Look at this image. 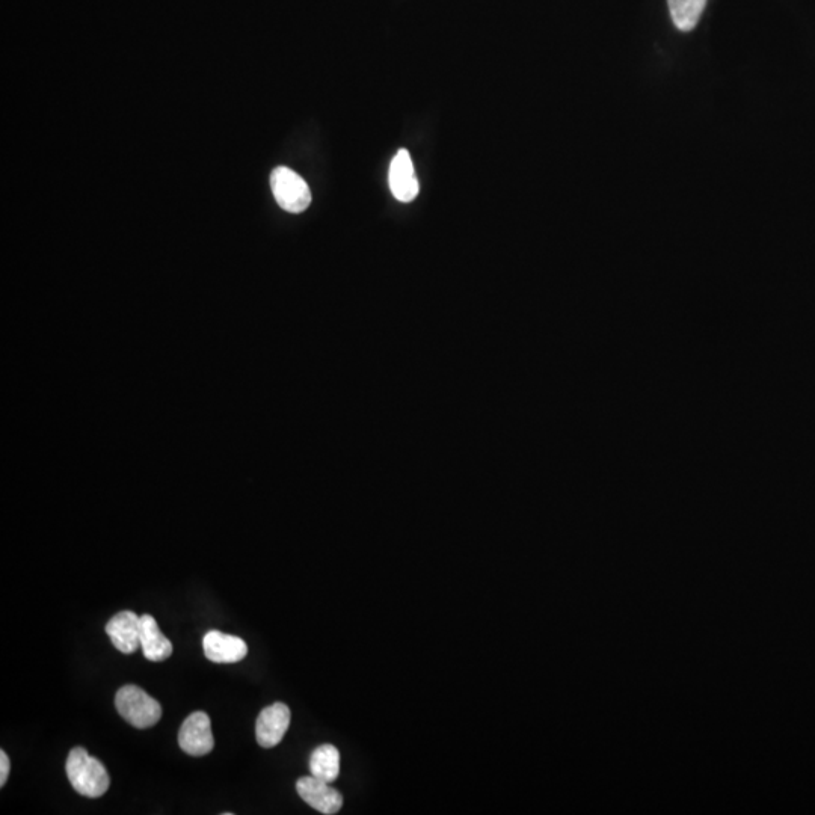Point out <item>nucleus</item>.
Masks as SVG:
<instances>
[{
  "instance_id": "423d86ee",
  "label": "nucleus",
  "mask_w": 815,
  "mask_h": 815,
  "mask_svg": "<svg viewBox=\"0 0 815 815\" xmlns=\"http://www.w3.org/2000/svg\"><path fill=\"white\" fill-rule=\"evenodd\" d=\"M296 791L304 802L322 814L333 815L342 809L343 796L336 788L331 787L330 782L305 776L296 782Z\"/></svg>"
},
{
  "instance_id": "f8f14e48",
  "label": "nucleus",
  "mask_w": 815,
  "mask_h": 815,
  "mask_svg": "<svg viewBox=\"0 0 815 815\" xmlns=\"http://www.w3.org/2000/svg\"><path fill=\"white\" fill-rule=\"evenodd\" d=\"M672 22L681 32H690L696 28L707 0H668Z\"/></svg>"
},
{
  "instance_id": "9d476101",
  "label": "nucleus",
  "mask_w": 815,
  "mask_h": 815,
  "mask_svg": "<svg viewBox=\"0 0 815 815\" xmlns=\"http://www.w3.org/2000/svg\"><path fill=\"white\" fill-rule=\"evenodd\" d=\"M141 648L145 659L150 662H163L173 654V643L163 636L151 615L141 616Z\"/></svg>"
},
{
  "instance_id": "f257e3e1",
  "label": "nucleus",
  "mask_w": 815,
  "mask_h": 815,
  "mask_svg": "<svg viewBox=\"0 0 815 815\" xmlns=\"http://www.w3.org/2000/svg\"><path fill=\"white\" fill-rule=\"evenodd\" d=\"M65 772L74 790L91 799L102 797L111 785L108 770L102 761L91 757L84 748L71 749L65 763Z\"/></svg>"
},
{
  "instance_id": "1a4fd4ad",
  "label": "nucleus",
  "mask_w": 815,
  "mask_h": 815,
  "mask_svg": "<svg viewBox=\"0 0 815 815\" xmlns=\"http://www.w3.org/2000/svg\"><path fill=\"white\" fill-rule=\"evenodd\" d=\"M106 633L118 651L133 654L141 646V616L130 610L117 613L106 625Z\"/></svg>"
},
{
  "instance_id": "20e7f679",
  "label": "nucleus",
  "mask_w": 815,
  "mask_h": 815,
  "mask_svg": "<svg viewBox=\"0 0 815 815\" xmlns=\"http://www.w3.org/2000/svg\"><path fill=\"white\" fill-rule=\"evenodd\" d=\"M179 745L192 757H203L213 751L212 722L204 711H195L183 722L179 731Z\"/></svg>"
},
{
  "instance_id": "7ed1b4c3",
  "label": "nucleus",
  "mask_w": 815,
  "mask_h": 815,
  "mask_svg": "<svg viewBox=\"0 0 815 815\" xmlns=\"http://www.w3.org/2000/svg\"><path fill=\"white\" fill-rule=\"evenodd\" d=\"M271 188L281 209L301 213L311 204V191L307 182L295 171L278 167L271 174Z\"/></svg>"
},
{
  "instance_id": "6e6552de",
  "label": "nucleus",
  "mask_w": 815,
  "mask_h": 815,
  "mask_svg": "<svg viewBox=\"0 0 815 815\" xmlns=\"http://www.w3.org/2000/svg\"><path fill=\"white\" fill-rule=\"evenodd\" d=\"M203 648L210 662L221 663V665L242 662L248 654V645L245 640L216 630L209 631L204 636Z\"/></svg>"
},
{
  "instance_id": "9b49d317",
  "label": "nucleus",
  "mask_w": 815,
  "mask_h": 815,
  "mask_svg": "<svg viewBox=\"0 0 815 815\" xmlns=\"http://www.w3.org/2000/svg\"><path fill=\"white\" fill-rule=\"evenodd\" d=\"M310 772L314 778L333 784L340 773V752L333 745H322L314 749L310 757Z\"/></svg>"
},
{
  "instance_id": "0eeeda50",
  "label": "nucleus",
  "mask_w": 815,
  "mask_h": 815,
  "mask_svg": "<svg viewBox=\"0 0 815 815\" xmlns=\"http://www.w3.org/2000/svg\"><path fill=\"white\" fill-rule=\"evenodd\" d=\"M290 725V710L283 702L269 705L257 717L256 737L262 748L271 749L280 745Z\"/></svg>"
},
{
  "instance_id": "f03ea898",
  "label": "nucleus",
  "mask_w": 815,
  "mask_h": 815,
  "mask_svg": "<svg viewBox=\"0 0 815 815\" xmlns=\"http://www.w3.org/2000/svg\"><path fill=\"white\" fill-rule=\"evenodd\" d=\"M118 713L135 728H151L162 717V707L156 699L138 686L121 687L115 696Z\"/></svg>"
},
{
  "instance_id": "39448f33",
  "label": "nucleus",
  "mask_w": 815,
  "mask_h": 815,
  "mask_svg": "<svg viewBox=\"0 0 815 815\" xmlns=\"http://www.w3.org/2000/svg\"><path fill=\"white\" fill-rule=\"evenodd\" d=\"M388 185H390L391 194L400 203H411L419 195L420 185L416 171H414L413 159L405 148L397 151L396 156L391 160Z\"/></svg>"
},
{
  "instance_id": "ddd939ff",
  "label": "nucleus",
  "mask_w": 815,
  "mask_h": 815,
  "mask_svg": "<svg viewBox=\"0 0 815 815\" xmlns=\"http://www.w3.org/2000/svg\"><path fill=\"white\" fill-rule=\"evenodd\" d=\"M8 775H10V758L5 751H2L0 752V787L7 784Z\"/></svg>"
}]
</instances>
